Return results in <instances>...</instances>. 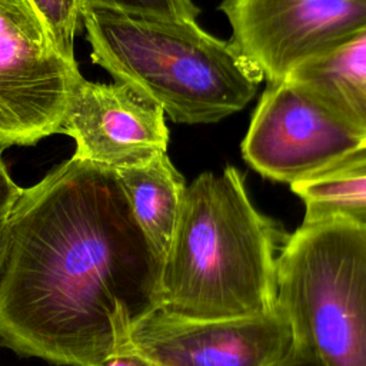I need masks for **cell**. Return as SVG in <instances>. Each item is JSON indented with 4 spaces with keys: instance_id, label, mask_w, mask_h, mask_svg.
<instances>
[{
    "instance_id": "1",
    "label": "cell",
    "mask_w": 366,
    "mask_h": 366,
    "mask_svg": "<svg viewBox=\"0 0 366 366\" xmlns=\"http://www.w3.org/2000/svg\"><path fill=\"white\" fill-rule=\"evenodd\" d=\"M0 346L57 366H104L156 306L159 263L113 169L71 157L7 216Z\"/></svg>"
},
{
    "instance_id": "2",
    "label": "cell",
    "mask_w": 366,
    "mask_h": 366,
    "mask_svg": "<svg viewBox=\"0 0 366 366\" xmlns=\"http://www.w3.org/2000/svg\"><path fill=\"white\" fill-rule=\"evenodd\" d=\"M286 237L254 207L236 167L199 174L159 267L156 306L204 319L273 312Z\"/></svg>"
},
{
    "instance_id": "3",
    "label": "cell",
    "mask_w": 366,
    "mask_h": 366,
    "mask_svg": "<svg viewBox=\"0 0 366 366\" xmlns=\"http://www.w3.org/2000/svg\"><path fill=\"white\" fill-rule=\"evenodd\" d=\"M93 63L134 86L174 123L206 124L244 109L263 77L232 40L196 20L123 13L80 4Z\"/></svg>"
},
{
    "instance_id": "4",
    "label": "cell",
    "mask_w": 366,
    "mask_h": 366,
    "mask_svg": "<svg viewBox=\"0 0 366 366\" xmlns=\"http://www.w3.org/2000/svg\"><path fill=\"white\" fill-rule=\"evenodd\" d=\"M276 307L295 346L320 366H366V232L332 219L287 234L277 257Z\"/></svg>"
},
{
    "instance_id": "5",
    "label": "cell",
    "mask_w": 366,
    "mask_h": 366,
    "mask_svg": "<svg viewBox=\"0 0 366 366\" xmlns=\"http://www.w3.org/2000/svg\"><path fill=\"white\" fill-rule=\"evenodd\" d=\"M80 76L27 0H0V150L60 133Z\"/></svg>"
},
{
    "instance_id": "6",
    "label": "cell",
    "mask_w": 366,
    "mask_h": 366,
    "mask_svg": "<svg viewBox=\"0 0 366 366\" xmlns=\"http://www.w3.org/2000/svg\"><path fill=\"white\" fill-rule=\"evenodd\" d=\"M293 350V332L277 307L204 319L153 306L132 320L114 356L130 355L149 366H279Z\"/></svg>"
},
{
    "instance_id": "7",
    "label": "cell",
    "mask_w": 366,
    "mask_h": 366,
    "mask_svg": "<svg viewBox=\"0 0 366 366\" xmlns=\"http://www.w3.org/2000/svg\"><path fill=\"white\" fill-rule=\"evenodd\" d=\"M232 43L279 83L366 29V0H223Z\"/></svg>"
},
{
    "instance_id": "8",
    "label": "cell",
    "mask_w": 366,
    "mask_h": 366,
    "mask_svg": "<svg viewBox=\"0 0 366 366\" xmlns=\"http://www.w3.org/2000/svg\"><path fill=\"white\" fill-rule=\"evenodd\" d=\"M363 139L287 79L260 96L242 142V156L263 177L307 179L357 150Z\"/></svg>"
},
{
    "instance_id": "9",
    "label": "cell",
    "mask_w": 366,
    "mask_h": 366,
    "mask_svg": "<svg viewBox=\"0 0 366 366\" xmlns=\"http://www.w3.org/2000/svg\"><path fill=\"white\" fill-rule=\"evenodd\" d=\"M60 133L76 142L74 157L113 170L140 166L167 153L163 109L129 83H96L80 76Z\"/></svg>"
},
{
    "instance_id": "10",
    "label": "cell",
    "mask_w": 366,
    "mask_h": 366,
    "mask_svg": "<svg viewBox=\"0 0 366 366\" xmlns=\"http://www.w3.org/2000/svg\"><path fill=\"white\" fill-rule=\"evenodd\" d=\"M287 80L366 140V29L297 67Z\"/></svg>"
},
{
    "instance_id": "11",
    "label": "cell",
    "mask_w": 366,
    "mask_h": 366,
    "mask_svg": "<svg viewBox=\"0 0 366 366\" xmlns=\"http://www.w3.org/2000/svg\"><path fill=\"white\" fill-rule=\"evenodd\" d=\"M114 172L132 214L160 267L180 216L187 187L184 177L167 153L144 164Z\"/></svg>"
},
{
    "instance_id": "12",
    "label": "cell",
    "mask_w": 366,
    "mask_h": 366,
    "mask_svg": "<svg viewBox=\"0 0 366 366\" xmlns=\"http://www.w3.org/2000/svg\"><path fill=\"white\" fill-rule=\"evenodd\" d=\"M305 204V223L332 219L366 223V152L355 150L330 167L290 184Z\"/></svg>"
},
{
    "instance_id": "13",
    "label": "cell",
    "mask_w": 366,
    "mask_h": 366,
    "mask_svg": "<svg viewBox=\"0 0 366 366\" xmlns=\"http://www.w3.org/2000/svg\"><path fill=\"white\" fill-rule=\"evenodd\" d=\"M46 24L56 47L70 63L74 60V34L80 23V0H27Z\"/></svg>"
},
{
    "instance_id": "14",
    "label": "cell",
    "mask_w": 366,
    "mask_h": 366,
    "mask_svg": "<svg viewBox=\"0 0 366 366\" xmlns=\"http://www.w3.org/2000/svg\"><path fill=\"white\" fill-rule=\"evenodd\" d=\"M80 4L176 20H196L199 14V9L193 0H80Z\"/></svg>"
},
{
    "instance_id": "15",
    "label": "cell",
    "mask_w": 366,
    "mask_h": 366,
    "mask_svg": "<svg viewBox=\"0 0 366 366\" xmlns=\"http://www.w3.org/2000/svg\"><path fill=\"white\" fill-rule=\"evenodd\" d=\"M21 193L23 189L14 183L0 154V216L9 214Z\"/></svg>"
},
{
    "instance_id": "16",
    "label": "cell",
    "mask_w": 366,
    "mask_h": 366,
    "mask_svg": "<svg viewBox=\"0 0 366 366\" xmlns=\"http://www.w3.org/2000/svg\"><path fill=\"white\" fill-rule=\"evenodd\" d=\"M7 216H0V283L3 277V270L7 259V250H9V224H7Z\"/></svg>"
},
{
    "instance_id": "17",
    "label": "cell",
    "mask_w": 366,
    "mask_h": 366,
    "mask_svg": "<svg viewBox=\"0 0 366 366\" xmlns=\"http://www.w3.org/2000/svg\"><path fill=\"white\" fill-rule=\"evenodd\" d=\"M279 366H320L319 362L312 357L307 352L295 346L293 353Z\"/></svg>"
},
{
    "instance_id": "18",
    "label": "cell",
    "mask_w": 366,
    "mask_h": 366,
    "mask_svg": "<svg viewBox=\"0 0 366 366\" xmlns=\"http://www.w3.org/2000/svg\"><path fill=\"white\" fill-rule=\"evenodd\" d=\"M104 366H149L143 360L130 355H117L106 362Z\"/></svg>"
},
{
    "instance_id": "19",
    "label": "cell",
    "mask_w": 366,
    "mask_h": 366,
    "mask_svg": "<svg viewBox=\"0 0 366 366\" xmlns=\"http://www.w3.org/2000/svg\"><path fill=\"white\" fill-rule=\"evenodd\" d=\"M357 150H362V152H366V140L362 143V146L357 149Z\"/></svg>"
},
{
    "instance_id": "20",
    "label": "cell",
    "mask_w": 366,
    "mask_h": 366,
    "mask_svg": "<svg viewBox=\"0 0 366 366\" xmlns=\"http://www.w3.org/2000/svg\"><path fill=\"white\" fill-rule=\"evenodd\" d=\"M362 226H363V229H365V232H366V223H363Z\"/></svg>"
}]
</instances>
